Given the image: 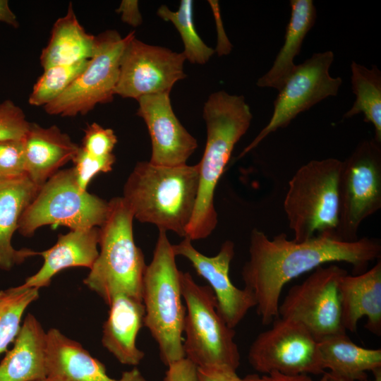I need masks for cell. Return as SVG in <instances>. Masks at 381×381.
Wrapping results in <instances>:
<instances>
[{
    "label": "cell",
    "mask_w": 381,
    "mask_h": 381,
    "mask_svg": "<svg viewBox=\"0 0 381 381\" xmlns=\"http://www.w3.org/2000/svg\"><path fill=\"white\" fill-rule=\"evenodd\" d=\"M172 247L176 256L188 260L197 273L209 283L216 297L218 313L230 328L234 329L249 310L256 306L252 292L245 287H236L230 279V264L234 255L231 241H224L219 253L212 257L196 250L187 237Z\"/></svg>",
    "instance_id": "15"
},
{
    "label": "cell",
    "mask_w": 381,
    "mask_h": 381,
    "mask_svg": "<svg viewBox=\"0 0 381 381\" xmlns=\"http://www.w3.org/2000/svg\"><path fill=\"white\" fill-rule=\"evenodd\" d=\"M109 210V201L79 188L73 168L62 169L39 188L20 219L18 231L30 237L45 225L71 230L99 227Z\"/></svg>",
    "instance_id": "8"
},
{
    "label": "cell",
    "mask_w": 381,
    "mask_h": 381,
    "mask_svg": "<svg viewBox=\"0 0 381 381\" xmlns=\"http://www.w3.org/2000/svg\"><path fill=\"white\" fill-rule=\"evenodd\" d=\"M329 381H353L344 377H341L329 372H327Z\"/></svg>",
    "instance_id": "40"
},
{
    "label": "cell",
    "mask_w": 381,
    "mask_h": 381,
    "mask_svg": "<svg viewBox=\"0 0 381 381\" xmlns=\"http://www.w3.org/2000/svg\"><path fill=\"white\" fill-rule=\"evenodd\" d=\"M39 187L25 174L0 179V270H11L37 252L29 248L16 249L12 236L18 231L20 219L35 198Z\"/></svg>",
    "instance_id": "21"
},
{
    "label": "cell",
    "mask_w": 381,
    "mask_h": 381,
    "mask_svg": "<svg viewBox=\"0 0 381 381\" xmlns=\"http://www.w3.org/2000/svg\"><path fill=\"white\" fill-rule=\"evenodd\" d=\"M346 274L335 264L317 267L289 290L279 306V317L301 324L318 341L346 332L341 324L339 282Z\"/></svg>",
    "instance_id": "11"
},
{
    "label": "cell",
    "mask_w": 381,
    "mask_h": 381,
    "mask_svg": "<svg viewBox=\"0 0 381 381\" xmlns=\"http://www.w3.org/2000/svg\"><path fill=\"white\" fill-rule=\"evenodd\" d=\"M342 161L311 160L301 166L289 182L284 209L294 241L317 235L333 236L339 214V183Z\"/></svg>",
    "instance_id": "6"
},
{
    "label": "cell",
    "mask_w": 381,
    "mask_h": 381,
    "mask_svg": "<svg viewBox=\"0 0 381 381\" xmlns=\"http://www.w3.org/2000/svg\"><path fill=\"white\" fill-rule=\"evenodd\" d=\"M199 186V165L168 167L138 162L128 176L122 198L134 219L186 237Z\"/></svg>",
    "instance_id": "3"
},
{
    "label": "cell",
    "mask_w": 381,
    "mask_h": 381,
    "mask_svg": "<svg viewBox=\"0 0 381 381\" xmlns=\"http://www.w3.org/2000/svg\"><path fill=\"white\" fill-rule=\"evenodd\" d=\"M205 148L199 165V186L195 210L187 227L191 241L209 236L217 224L214 203L216 186L236 144L250 127L253 115L242 95L224 91L212 93L203 107Z\"/></svg>",
    "instance_id": "2"
},
{
    "label": "cell",
    "mask_w": 381,
    "mask_h": 381,
    "mask_svg": "<svg viewBox=\"0 0 381 381\" xmlns=\"http://www.w3.org/2000/svg\"><path fill=\"white\" fill-rule=\"evenodd\" d=\"M134 32L122 37L116 30H106L96 37L93 56L84 71L56 99L44 107L50 115H85L98 104L110 102L115 95L120 61Z\"/></svg>",
    "instance_id": "10"
},
{
    "label": "cell",
    "mask_w": 381,
    "mask_h": 381,
    "mask_svg": "<svg viewBox=\"0 0 381 381\" xmlns=\"http://www.w3.org/2000/svg\"><path fill=\"white\" fill-rule=\"evenodd\" d=\"M39 295V289L22 284L0 291V354L14 341L26 309Z\"/></svg>",
    "instance_id": "28"
},
{
    "label": "cell",
    "mask_w": 381,
    "mask_h": 381,
    "mask_svg": "<svg viewBox=\"0 0 381 381\" xmlns=\"http://www.w3.org/2000/svg\"><path fill=\"white\" fill-rule=\"evenodd\" d=\"M339 196V222L334 236L356 241L361 223L381 208V143L374 138L364 140L342 162Z\"/></svg>",
    "instance_id": "9"
},
{
    "label": "cell",
    "mask_w": 381,
    "mask_h": 381,
    "mask_svg": "<svg viewBox=\"0 0 381 381\" xmlns=\"http://www.w3.org/2000/svg\"><path fill=\"white\" fill-rule=\"evenodd\" d=\"M333 61V52L326 51L315 53L303 63L296 66L279 90L270 120L238 158L256 147L270 133L287 126L300 113L328 97L337 95L342 80L329 74Z\"/></svg>",
    "instance_id": "13"
},
{
    "label": "cell",
    "mask_w": 381,
    "mask_h": 381,
    "mask_svg": "<svg viewBox=\"0 0 381 381\" xmlns=\"http://www.w3.org/2000/svg\"><path fill=\"white\" fill-rule=\"evenodd\" d=\"M35 381H50V380H48L47 378H45V379L39 380H35Z\"/></svg>",
    "instance_id": "42"
},
{
    "label": "cell",
    "mask_w": 381,
    "mask_h": 381,
    "mask_svg": "<svg viewBox=\"0 0 381 381\" xmlns=\"http://www.w3.org/2000/svg\"><path fill=\"white\" fill-rule=\"evenodd\" d=\"M116 161L111 153L104 156H95L85 152L80 147L72 159L73 170L78 186L87 190L90 181L99 173H107L112 170Z\"/></svg>",
    "instance_id": "31"
},
{
    "label": "cell",
    "mask_w": 381,
    "mask_h": 381,
    "mask_svg": "<svg viewBox=\"0 0 381 381\" xmlns=\"http://www.w3.org/2000/svg\"><path fill=\"white\" fill-rule=\"evenodd\" d=\"M351 71L356 99L344 117L351 118L362 113L364 121L374 126V139L381 143V72L375 65L368 68L356 61L351 62Z\"/></svg>",
    "instance_id": "27"
},
{
    "label": "cell",
    "mask_w": 381,
    "mask_h": 381,
    "mask_svg": "<svg viewBox=\"0 0 381 381\" xmlns=\"http://www.w3.org/2000/svg\"><path fill=\"white\" fill-rule=\"evenodd\" d=\"M180 270L167 231H159L152 261L143 280L144 325L157 343L166 365L185 358L182 334L186 308L182 303Z\"/></svg>",
    "instance_id": "5"
},
{
    "label": "cell",
    "mask_w": 381,
    "mask_h": 381,
    "mask_svg": "<svg viewBox=\"0 0 381 381\" xmlns=\"http://www.w3.org/2000/svg\"><path fill=\"white\" fill-rule=\"evenodd\" d=\"M89 60L71 65L49 67L35 83L28 102L32 106L44 107L59 97L86 68Z\"/></svg>",
    "instance_id": "30"
},
{
    "label": "cell",
    "mask_w": 381,
    "mask_h": 381,
    "mask_svg": "<svg viewBox=\"0 0 381 381\" xmlns=\"http://www.w3.org/2000/svg\"><path fill=\"white\" fill-rule=\"evenodd\" d=\"M25 173L23 140L0 142V179L21 176Z\"/></svg>",
    "instance_id": "33"
},
{
    "label": "cell",
    "mask_w": 381,
    "mask_h": 381,
    "mask_svg": "<svg viewBox=\"0 0 381 381\" xmlns=\"http://www.w3.org/2000/svg\"><path fill=\"white\" fill-rule=\"evenodd\" d=\"M157 14L162 19L171 22L179 32L183 45V54L192 64H205L214 54V50L208 47L198 35L193 23V1L182 0L177 11H173L162 5Z\"/></svg>",
    "instance_id": "29"
},
{
    "label": "cell",
    "mask_w": 381,
    "mask_h": 381,
    "mask_svg": "<svg viewBox=\"0 0 381 381\" xmlns=\"http://www.w3.org/2000/svg\"><path fill=\"white\" fill-rule=\"evenodd\" d=\"M47 332L31 313L23 320L11 349L0 363V381L47 378Z\"/></svg>",
    "instance_id": "23"
},
{
    "label": "cell",
    "mask_w": 381,
    "mask_h": 381,
    "mask_svg": "<svg viewBox=\"0 0 381 381\" xmlns=\"http://www.w3.org/2000/svg\"><path fill=\"white\" fill-rule=\"evenodd\" d=\"M121 14V20L133 27L141 25L143 19L135 0H123L116 11Z\"/></svg>",
    "instance_id": "38"
},
{
    "label": "cell",
    "mask_w": 381,
    "mask_h": 381,
    "mask_svg": "<svg viewBox=\"0 0 381 381\" xmlns=\"http://www.w3.org/2000/svg\"><path fill=\"white\" fill-rule=\"evenodd\" d=\"M23 142L25 173L39 188L72 161L80 147L56 126L44 128L36 123H30Z\"/></svg>",
    "instance_id": "20"
},
{
    "label": "cell",
    "mask_w": 381,
    "mask_h": 381,
    "mask_svg": "<svg viewBox=\"0 0 381 381\" xmlns=\"http://www.w3.org/2000/svg\"><path fill=\"white\" fill-rule=\"evenodd\" d=\"M106 220L99 227L100 250L83 284L109 306L117 295L142 300L147 267L134 241L133 214L122 197L109 201Z\"/></svg>",
    "instance_id": "4"
},
{
    "label": "cell",
    "mask_w": 381,
    "mask_h": 381,
    "mask_svg": "<svg viewBox=\"0 0 381 381\" xmlns=\"http://www.w3.org/2000/svg\"><path fill=\"white\" fill-rule=\"evenodd\" d=\"M183 53L145 44L133 36L120 61L115 95L123 98L170 93L174 85L186 78Z\"/></svg>",
    "instance_id": "14"
},
{
    "label": "cell",
    "mask_w": 381,
    "mask_h": 381,
    "mask_svg": "<svg viewBox=\"0 0 381 381\" xmlns=\"http://www.w3.org/2000/svg\"><path fill=\"white\" fill-rule=\"evenodd\" d=\"M318 350L324 369L353 381L368 378L367 371L381 368V349H365L353 343L346 332L319 341Z\"/></svg>",
    "instance_id": "26"
},
{
    "label": "cell",
    "mask_w": 381,
    "mask_h": 381,
    "mask_svg": "<svg viewBox=\"0 0 381 381\" xmlns=\"http://www.w3.org/2000/svg\"><path fill=\"white\" fill-rule=\"evenodd\" d=\"M248 362L264 375H321L323 368L318 340L301 324L276 318L272 327L260 333L251 344Z\"/></svg>",
    "instance_id": "12"
},
{
    "label": "cell",
    "mask_w": 381,
    "mask_h": 381,
    "mask_svg": "<svg viewBox=\"0 0 381 381\" xmlns=\"http://www.w3.org/2000/svg\"><path fill=\"white\" fill-rule=\"evenodd\" d=\"M180 279L186 303L185 358L197 367L219 366L236 370L240 353L234 341L235 331L218 313L212 289L197 284L189 272L181 271Z\"/></svg>",
    "instance_id": "7"
},
{
    "label": "cell",
    "mask_w": 381,
    "mask_h": 381,
    "mask_svg": "<svg viewBox=\"0 0 381 381\" xmlns=\"http://www.w3.org/2000/svg\"><path fill=\"white\" fill-rule=\"evenodd\" d=\"M137 101V114L144 120L150 136V162L168 167L186 164L198 143L176 116L169 94L145 95Z\"/></svg>",
    "instance_id": "16"
},
{
    "label": "cell",
    "mask_w": 381,
    "mask_h": 381,
    "mask_svg": "<svg viewBox=\"0 0 381 381\" xmlns=\"http://www.w3.org/2000/svg\"><path fill=\"white\" fill-rule=\"evenodd\" d=\"M341 324L344 329L356 332L359 320L367 319L365 328L381 334V260L359 274L344 275L339 282Z\"/></svg>",
    "instance_id": "18"
},
{
    "label": "cell",
    "mask_w": 381,
    "mask_h": 381,
    "mask_svg": "<svg viewBox=\"0 0 381 381\" xmlns=\"http://www.w3.org/2000/svg\"><path fill=\"white\" fill-rule=\"evenodd\" d=\"M30 125L23 109L13 101L6 99L0 103V142L23 140Z\"/></svg>",
    "instance_id": "32"
},
{
    "label": "cell",
    "mask_w": 381,
    "mask_h": 381,
    "mask_svg": "<svg viewBox=\"0 0 381 381\" xmlns=\"http://www.w3.org/2000/svg\"><path fill=\"white\" fill-rule=\"evenodd\" d=\"M240 381H329L327 372L322 374V377L315 380L311 378L308 375H285L279 373H272L263 375H248L243 378H240Z\"/></svg>",
    "instance_id": "37"
},
{
    "label": "cell",
    "mask_w": 381,
    "mask_h": 381,
    "mask_svg": "<svg viewBox=\"0 0 381 381\" xmlns=\"http://www.w3.org/2000/svg\"><path fill=\"white\" fill-rule=\"evenodd\" d=\"M380 256L381 243L377 238L363 237L346 242L320 234L298 242L287 239L282 233L270 240L254 229L249 260L242 268L241 277L245 288L255 297L262 323L270 325L279 318L282 289L293 279L324 264L339 262L351 265L354 274H359Z\"/></svg>",
    "instance_id": "1"
},
{
    "label": "cell",
    "mask_w": 381,
    "mask_h": 381,
    "mask_svg": "<svg viewBox=\"0 0 381 381\" xmlns=\"http://www.w3.org/2000/svg\"><path fill=\"white\" fill-rule=\"evenodd\" d=\"M99 227L71 230L59 234L52 247L37 252V255L43 258V265L22 285L40 290L49 286L52 278L63 270L73 267L90 269L99 255Z\"/></svg>",
    "instance_id": "19"
},
{
    "label": "cell",
    "mask_w": 381,
    "mask_h": 381,
    "mask_svg": "<svg viewBox=\"0 0 381 381\" xmlns=\"http://www.w3.org/2000/svg\"><path fill=\"white\" fill-rule=\"evenodd\" d=\"M0 22L14 28H18L19 25L17 18L11 9L7 0H0Z\"/></svg>",
    "instance_id": "39"
},
{
    "label": "cell",
    "mask_w": 381,
    "mask_h": 381,
    "mask_svg": "<svg viewBox=\"0 0 381 381\" xmlns=\"http://www.w3.org/2000/svg\"><path fill=\"white\" fill-rule=\"evenodd\" d=\"M167 366L164 381H198V367L187 358Z\"/></svg>",
    "instance_id": "35"
},
{
    "label": "cell",
    "mask_w": 381,
    "mask_h": 381,
    "mask_svg": "<svg viewBox=\"0 0 381 381\" xmlns=\"http://www.w3.org/2000/svg\"><path fill=\"white\" fill-rule=\"evenodd\" d=\"M374 378L368 380V378L362 381H381V368L375 370L373 372Z\"/></svg>",
    "instance_id": "41"
},
{
    "label": "cell",
    "mask_w": 381,
    "mask_h": 381,
    "mask_svg": "<svg viewBox=\"0 0 381 381\" xmlns=\"http://www.w3.org/2000/svg\"><path fill=\"white\" fill-rule=\"evenodd\" d=\"M109 307L102 344L121 363L138 365L145 356L136 346L137 335L144 325L143 301L120 294L111 300Z\"/></svg>",
    "instance_id": "22"
},
{
    "label": "cell",
    "mask_w": 381,
    "mask_h": 381,
    "mask_svg": "<svg viewBox=\"0 0 381 381\" xmlns=\"http://www.w3.org/2000/svg\"><path fill=\"white\" fill-rule=\"evenodd\" d=\"M47 378L50 381H147L133 368L119 379L110 377L105 365L79 342L56 328L47 332Z\"/></svg>",
    "instance_id": "17"
},
{
    "label": "cell",
    "mask_w": 381,
    "mask_h": 381,
    "mask_svg": "<svg viewBox=\"0 0 381 381\" xmlns=\"http://www.w3.org/2000/svg\"><path fill=\"white\" fill-rule=\"evenodd\" d=\"M96 37L87 33L69 4L66 14L54 23L47 45L40 55L44 70L54 66L71 65L90 59L95 53Z\"/></svg>",
    "instance_id": "25"
},
{
    "label": "cell",
    "mask_w": 381,
    "mask_h": 381,
    "mask_svg": "<svg viewBox=\"0 0 381 381\" xmlns=\"http://www.w3.org/2000/svg\"><path fill=\"white\" fill-rule=\"evenodd\" d=\"M236 370L219 367H198V381H240Z\"/></svg>",
    "instance_id": "36"
},
{
    "label": "cell",
    "mask_w": 381,
    "mask_h": 381,
    "mask_svg": "<svg viewBox=\"0 0 381 381\" xmlns=\"http://www.w3.org/2000/svg\"><path fill=\"white\" fill-rule=\"evenodd\" d=\"M291 18L287 24L284 44L271 68L257 81L260 87L278 91L291 75L296 65L294 61L299 54L303 42L314 25L317 13L312 0H291Z\"/></svg>",
    "instance_id": "24"
},
{
    "label": "cell",
    "mask_w": 381,
    "mask_h": 381,
    "mask_svg": "<svg viewBox=\"0 0 381 381\" xmlns=\"http://www.w3.org/2000/svg\"><path fill=\"white\" fill-rule=\"evenodd\" d=\"M117 141V137L112 129L92 123L85 129L80 147L92 155L104 156L112 153Z\"/></svg>",
    "instance_id": "34"
}]
</instances>
